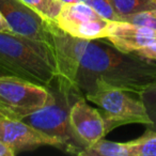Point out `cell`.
Wrapping results in <instances>:
<instances>
[{
  "label": "cell",
  "mask_w": 156,
  "mask_h": 156,
  "mask_svg": "<svg viewBox=\"0 0 156 156\" xmlns=\"http://www.w3.org/2000/svg\"><path fill=\"white\" fill-rule=\"evenodd\" d=\"M52 50L57 75L76 86L83 96L96 80L121 88L134 94L144 91L156 83V61L118 49L102 39L73 37L51 26Z\"/></svg>",
  "instance_id": "1"
},
{
  "label": "cell",
  "mask_w": 156,
  "mask_h": 156,
  "mask_svg": "<svg viewBox=\"0 0 156 156\" xmlns=\"http://www.w3.org/2000/svg\"><path fill=\"white\" fill-rule=\"evenodd\" d=\"M0 71L47 88L57 75L52 47L14 32H0Z\"/></svg>",
  "instance_id": "2"
},
{
  "label": "cell",
  "mask_w": 156,
  "mask_h": 156,
  "mask_svg": "<svg viewBox=\"0 0 156 156\" xmlns=\"http://www.w3.org/2000/svg\"><path fill=\"white\" fill-rule=\"evenodd\" d=\"M47 89L49 91L47 104L22 121L56 139L60 149L78 155L85 149V145L72 130L69 115L74 102L83 95L76 86L58 75Z\"/></svg>",
  "instance_id": "3"
},
{
  "label": "cell",
  "mask_w": 156,
  "mask_h": 156,
  "mask_svg": "<svg viewBox=\"0 0 156 156\" xmlns=\"http://www.w3.org/2000/svg\"><path fill=\"white\" fill-rule=\"evenodd\" d=\"M132 92L96 80L86 100L100 108L107 132L126 124H143L147 126L151 121L140 98L132 96Z\"/></svg>",
  "instance_id": "4"
},
{
  "label": "cell",
  "mask_w": 156,
  "mask_h": 156,
  "mask_svg": "<svg viewBox=\"0 0 156 156\" xmlns=\"http://www.w3.org/2000/svg\"><path fill=\"white\" fill-rule=\"evenodd\" d=\"M49 91L14 75H0V112L10 119L22 120L47 104Z\"/></svg>",
  "instance_id": "5"
},
{
  "label": "cell",
  "mask_w": 156,
  "mask_h": 156,
  "mask_svg": "<svg viewBox=\"0 0 156 156\" xmlns=\"http://www.w3.org/2000/svg\"><path fill=\"white\" fill-rule=\"evenodd\" d=\"M109 23L85 2L64 3L56 20L61 30L83 40L106 39Z\"/></svg>",
  "instance_id": "6"
},
{
  "label": "cell",
  "mask_w": 156,
  "mask_h": 156,
  "mask_svg": "<svg viewBox=\"0 0 156 156\" xmlns=\"http://www.w3.org/2000/svg\"><path fill=\"white\" fill-rule=\"evenodd\" d=\"M0 12L5 16L12 31L51 46V26L39 13L20 0H0Z\"/></svg>",
  "instance_id": "7"
},
{
  "label": "cell",
  "mask_w": 156,
  "mask_h": 156,
  "mask_svg": "<svg viewBox=\"0 0 156 156\" xmlns=\"http://www.w3.org/2000/svg\"><path fill=\"white\" fill-rule=\"evenodd\" d=\"M69 119L72 130L85 147L94 144L108 134L101 111L88 105L83 96L72 105Z\"/></svg>",
  "instance_id": "8"
},
{
  "label": "cell",
  "mask_w": 156,
  "mask_h": 156,
  "mask_svg": "<svg viewBox=\"0 0 156 156\" xmlns=\"http://www.w3.org/2000/svg\"><path fill=\"white\" fill-rule=\"evenodd\" d=\"M0 141L18 151L41 145L58 147L59 142L52 137L40 132L22 120L0 117Z\"/></svg>",
  "instance_id": "9"
},
{
  "label": "cell",
  "mask_w": 156,
  "mask_h": 156,
  "mask_svg": "<svg viewBox=\"0 0 156 156\" xmlns=\"http://www.w3.org/2000/svg\"><path fill=\"white\" fill-rule=\"evenodd\" d=\"M106 39L121 51L136 52L155 41L156 30L125 22H110Z\"/></svg>",
  "instance_id": "10"
},
{
  "label": "cell",
  "mask_w": 156,
  "mask_h": 156,
  "mask_svg": "<svg viewBox=\"0 0 156 156\" xmlns=\"http://www.w3.org/2000/svg\"><path fill=\"white\" fill-rule=\"evenodd\" d=\"M81 156H133L132 143L115 142L101 139L94 144L87 147L78 154Z\"/></svg>",
  "instance_id": "11"
},
{
  "label": "cell",
  "mask_w": 156,
  "mask_h": 156,
  "mask_svg": "<svg viewBox=\"0 0 156 156\" xmlns=\"http://www.w3.org/2000/svg\"><path fill=\"white\" fill-rule=\"evenodd\" d=\"M48 23L56 24L63 3L60 0H20Z\"/></svg>",
  "instance_id": "12"
},
{
  "label": "cell",
  "mask_w": 156,
  "mask_h": 156,
  "mask_svg": "<svg viewBox=\"0 0 156 156\" xmlns=\"http://www.w3.org/2000/svg\"><path fill=\"white\" fill-rule=\"evenodd\" d=\"M120 18L143 11L156 10V5L152 0H111Z\"/></svg>",
  "instance_id": "13"
},
{
  "label": "cell",
  "mask_w": 156,
  "mask_h": 156,
  "mask_svg": "<svg viewBox=\"0 0 156 156\" xmlns=\"http://www.w3.org/2000/svg\"><path fill=\"white\" fill-rule=\"evenodd\" d=\"M133 156H156V132L147 129V132L130 140Z\"/></svg>",
  "instance_id": "14"
},
{
  "label": "cell",
  "mask_w": 156,
  "mask_h": 156,
  "mask_svg": "<svg viewBox=\"0 0 156 156\" xmlns=\"http://www.w3.org/2000/svg\"><path fill=\"white\" fill-rule=\"evenodd\" d=\"M143 105L145 107L147 113L150 118V125L147 126V129L156 132V83H152L144 91L139 94Z\"/></svg>",
  "instance_id": "15"
},
{
  "label": "cell",
  "mask_w": 156,
  "mask_h": 156,
  "mask_svg": "<svg viewBox=\"0 0 156 156\" xmlns=\"http://www.w3.org/2000/svg\"><path fill=\"white\" fill-rule=\"evenodd\" d=\"M87 3L104 20L108 22H121L111 0H88Z\"/></svg>",
  "instance_id": "16"
},
{
  "label": "cell",
  "mask_w": 156,
  "mask_h": 156,
  "mask_svg": "<svg viewBox=\"0 0 156 156\" xmlns=\"http://www.w3.org/2000/svg\"><path fill=\"white\" fill-rule=\"evenodd\" d=\"M121 22L129 23V24L136 25V26L156 30V10H150V11L130 14V15L122 18Z\"/></svg>",
  "instance_id": "17"
},
{
  "label": "cell",
  "mask_w": 156,
  "mask_h": 156,
  "mask_svg": "<svg viewBox=\"0 0 156 156\" xmlns=\"http://www.w3.org/2000/svg\"><path fill=\"white\" fill-rule=\"evenodd\" d=\"M16 154V151L10 145L0 141V156H14Z\"/></svg>",
  "instance_id": "18"
},
{
  "label": "cell",
  "mask_w": 156,
  "mask_h": 156,
  "mask_svg": "<svg viewBox=\"0 0 156 156\" xmlns=\"http://www.w3.org/2000/svg\"><path fill=\"white\" fill-rule=\"evenodd\" d=\"M0 32H13L1 12H0Z\"/></svg>",
  "instance_id": "19"
},
{
  "label": "cell",
  "mask_w": 156,
  "mask_h": 156,
  "mask_svg": "<svg viewBox=\"0 0 156 156\" xmlns=\"http://www.w3.org/2000/svg\"><path fill=\"white\" fill-rule=\"evenodd\" d=\"M61 2L64 5V3H73V2H77V0H60Z\"/></svg>",
  "instance_id": "20"
},
{
  "label": "cell",
  "mask_w": 156,
  "mask_h": 156,
  "mask_svg": "<svg viewBox=\"0 0 156 156\" xmlns=\"http://www.w3.org/2000/svg\"><path fill=\"white\" fill-rule=\"evenodd\" d=\"M77 2H85V3H87L88 0H77Z\"/></svg>",
  "instance_id": "21"
},
{
  "label": "cell",
  "mask_w": 156,
  "mask_h": 156,
  "mask_svg": "<svg viewBox=\"0 0 156 156\" xmlns=\"http://www.w3.org/2000/svg\"><path fill=\"white\" fill-rule=\"evenodd\" d=\"M0 75H7V74H5V73H3V72L0 71Z\"/></svg>",
  "instance_id": "22"
},
{
  "label": "cell",
  "mask_w": 156,
  "mask_h": 156,
  "mask_svg": "<svg viewBox=\"0 0 156 156\" xmlns=\"http://www.w3.org/2000/svg\"><path fill=\"white\" fill-rule=\"evenodd\" d=\"M152 1H153V2H154V3H155V5H156V0H152Z\"/></svg>",
  "instance_id": "23"
},
{
  "label": "cell",
  "mask_w": 156,
  "mask_h": 156,
  "mask_svg": "<svg viewBox=\"0 0 156 156\" xmlns=\"http://www.w3.org/2000/svg\"><path fill=\"white\" fill-rule=\"evenodd\" d=\"M2 115H2V113H1V112H0V117H2Z\"/></svg>",
  "instance_id": "24"
}]
</instances>
